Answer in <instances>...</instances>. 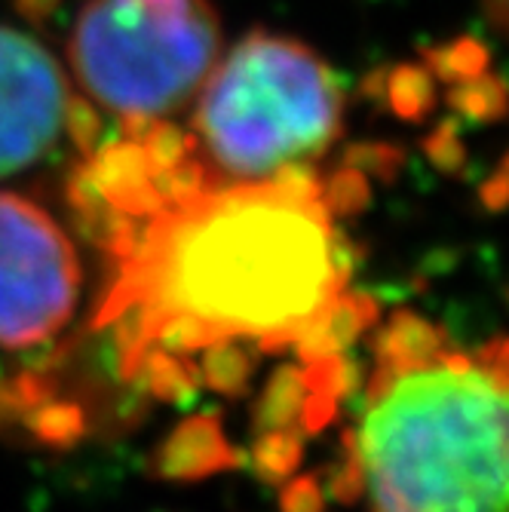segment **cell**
<instances>
[{"instance_id":"52a82bcc","label":"cell","mask_w":509,"mask_h":512,"mask_svg":"<svg viewBox=\"0 0 509 512\" xmlns=\"http://www.w3.org/2000/svg\"><path fill=\"white\" fill-rule=\"evenodd\" d=\"M488 7L494 10V16H497V22H503V0H488Z\"/></svg>"},{"instance_id":"8992f818","label":"cell","mask_w":509,"mask_h":512,"mask_svg":"<svg viewBox=\"0 0 509 512\" xmlns=\"http://www.w3.org/2000/svg\"><path fill=\"white\" fill-rule=\"evenodd\" d=\"M77 135V105L59 62L0 25V178L25 172Z\"/></svg>"},{"instance_id":"7a4b0ae2","label":"cell","mask_w":509,"mask_h":512,"mask_svg":"<svg viewBox=\"0 0 509 512\" xmlns=\"http://www.w3.org/2000/svg\"><path fill=\"white\" fill-rule=\"evenodd\" d=\"M362 512H506V347L396 313L375 338L350 445Z\"/></svg>"},{"instance_id":"6da1fadb","label":"cell","mask_w":509,"mask_h":512,"mask_svg":"<svg viewBox=\"0 0 509 512\" xmlns=\"http://www.w3.org/2000/svg\"><path fill=\"white\" fill-rule=\"evenodd\" d=\"M77 203L111 258L96 322L157 387L194 356L310 347L356 319L350 249L307 172L212 178L194 142L145 129L89 160Z\"/></svg>"},{"instance_id":"277c9868","label":"cell","mask_w":509,"mask_h":512,"mask_svg":"<svg viewBox=\"0 0 509 512\" xmlns=\"http://www.w3.org/2000/svg\"><path fill=\"white\" fill-rule=\"evenodd\" d=\"M215 59L218 22L206 0H92L71 40L86 92L129 123L188 102Z\"/></svg>"},{"instance_id":"3957f363","label":"cell","mask_w":509,"mask_h":512,"mask_svg":"<svg viewBox=\"0 0 509 512\" xmlns=\"http://www.w3.org/2000/svg\"><path fill=\"white\" fill-rule=\"evenodd\" d=\"M194 123L218 178H276L304 172L332 145L341 92L326 62L304 43L249 34L212 65Z\"/></svg>"},{"instance_id":"5b68a950","label":"cell","mask_w":509,"mask_h":512,"mask_svg":"<svg viewBox=\"0 0 509 512\" xmlns=\"http://www.w3.org/2000/svg\"><path fill=\"white\" fill-rule=\"evenodd\" d=\"M83 292L80 255L65 227L22 194H0V347L56 338Z\"/></svg>"}]
</instances>
